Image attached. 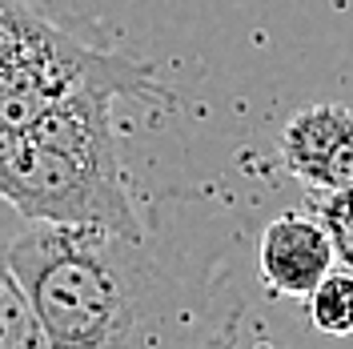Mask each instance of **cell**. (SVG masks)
Instances as JSON below:
<instances>
[{
    "instance_id": "1",
    "label": "cell",
    "mask_w": 353,
    "mask_h": 349,
    "mask_svg": "<svg viewBox=\"0 0 353 349\" xmlns=\"http://www.w3.org/2000/svg\"><path fill=\"white\" fill-rule=\"evenodd\" d=\"M8 265L57 349H189L229 313L145 233L24 221Z\"/></svg>"
},
{
    "instance_id": "2",
    "label": "cell",
    "mask_w": 353,
    "mask_h": 349,
    "mask_svg": "<svg viewBox=\"0 0 353 349\" xmlns=\"http://www.w3.org/2000/svg\"><path fill=\"white\" fill-rule=\"evenodd\" d=\"M0 197L24 221L52 225H105L141 237V217L125 173L97 169L32 132H0Z\"/></svg>"
},
{
    "instance_id": "3",
    "label": "cell",
    "mask_w": 353,
    "mask_h": 349,
    "mask_svg": "<svg viewBox=\"0 0 353 349\" xmlns=\"http://www.w3.org/2000/svg\"><path fill=\"white\" fill-rule=\"evenodd\" d=\"M117 57L121 52L77 44L28 12L21 0H0V132L28 129L44 109L109 68Z\"/></svg>"
},
{
    "instance_id": "4",
    "label": "cell",
    "mask_w": 353,
    "mask_h": 349,
    "mask_svg": "<svg viewBox=\"0 0 353 349\" xmlns=\"http://www.w3.org/2000/svg\"><path fill=\"white\" fill-rule=\"evenodd\" d=\"M281 161L309 189V197L353 185V109L309 105L293 112L281 132Z\"/></svg>"
},
{
    "instance_id": "5",
    "label": "cell",
    "mask_w": 353,
    "mask_h": 349,
    "mask_svg": "<svg viewBox=\"0 0 353 349\" xmlns=\"http://www.w3.org/2000/svg\"><path fill=\"white\" fill-rule=\"evenodd\" d=\"M337 269L330 229L317 221V213H281L261 229L257 241V273L273 297H309L321 277Z\"/></svg>"
},
{
    "instance_id": "6",
    "label": "cell",
    "mask_w": 353,
    "mask_h": 349,
    "mask_svg": "<svg viewBox=\"0 0 353 349\" xmlns=\"http://www.w3.org/2000/svg\"><path fill=\"white\" fill-rule=\"evenodd\" d=\"M0 349H57L8 265V245H0Z\"/></svg>"
},
{
    "instance_id": "7",
    "label": "cell",
    "mask_w": 353,
    "mask_h": 349,
    "mask_svg": "<svg viewBox=\"0 0 353 349\" xmlns=\"http://www.w3.org/2000/svg\"><path fill=\"white\" fill-rule=\"evenodd\" d=\"M309 321L325 337H350L353 333V273L350 269H330L321 285L305 297Z\"/></svg>"
},
{
    "instance_id": "8",
    "label": "cell",
    "mask_w": 353,
    "mask_h": 349,
    "mask_svg": "<svg viewBox=\"0 0 353 349\" xmlns=\"http://www.w3.org/2000/svg\"><path fill=\"white\" fill-rule=\"evenodd\" d=\"M313 213L330 229L337 265L353 273V185L337 189V193H325V197H313Z\"/></svg>"
},
{
    "instance_id": "9",
    "label": "cell",
    "mask_w": 353,
    "mask_h": 349,
    "mask_svg": "<svg viewBox=\"0 0 353 349\" xmlns=\"http://www.w3.org/2000/svg\"><path fill=\"white\" fill-rule=\"evenodd\" d=\"M189 349H249V333H245V313H241L237 306H233V309H229V313H225V317L217 321V326H209Z\"/></svg>"
},
{
    "instance_id": "10",
    "label": "cell",
    "mask_w": 353,
    "mask_h": 349,
    "mask_svg": "<svg viewBox=\"0 0 353 349\" xmlns=\"http://www.w3.org/2000/svg\"><path fill=\"white\" fill-rule=\"evenodd\" d=\"M21 225H24V217L8 205V201H4V197H0V245H8V241L17 237V229H21Z\"/></svg>"
}]
</instances>
